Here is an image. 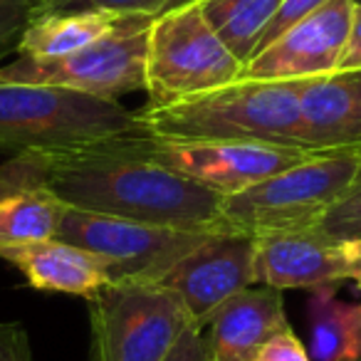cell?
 <instances>
[{"label":"cell","mask_w":361,"mask_h":361,"mask_svg":"<svg viewBox=\"0 0 361 361\" xmlns=\"http://www.w3.org/2000/svg\"><path fill=\"white\" fill-rule=\"evenodd\" d=\"M183 300L193 324L206 329L218 310L257 282L255 238L213 233L206 243L154 277Z\"/></svg>","instance_id":"obj_10"},{"label":"cell","mask_w":361,"mask_h":361,"mask_svg":"<svg viewBox=\"0 0 361 361\" xmlns=\"http://www.w3.org/2000/svg\"><path fill=\"white\" fill-rule=\"evenodd\" d=\"M255 275L275 290H319L349 282L346 243L317 228L255 238Z\"/></svg>","instance_id":"obj_12"},{"label":"cell","mask_w":361,"mask_h":361,"mask_svg":"<svg viewBox=\"0 0 361 361\" xmlns=\"http://www.w3.org/2000/svg\"><path fill=\"white\" fill-rule=\"evenodd\" d=\"M35 0H0V50L25 30Z\"/></svg>","instance_id":"obj_23"},{"label":"cell","mask_w":361,"mask_h":361,"mask_svg":"<svg viewBox=\"0 0 361 361\" xmlns=\"http://www.w3.org/2000/svg\"><path fill=\"white\" fill-rule=\"evenodd\" d=\"M359 159L354 154H317L247 191L226 196L218 231L252 238L312 231L346 191Z\"/></svg>","instance_id":"obj_4"},{"label":"cell","mask_w":361,"mask_h":361,"mask_svg":"<svg viewBox=\"0 0 361 361\" xmlns=\"http://www.w3.org/2000/svg\"><path fill=\"white\" fill-rule=\"evenodd\" d=\"M354 0H326L319 11L287 27L245 62V80L302 82L339 70L351 27Z\"/></svg>","instance_id":"obj_11"},{"label":"cell","mask_w":361,"mask_h":361,"mask_svg":"<svg viewBox=\"0 0 361 361\" xmlns=\"http://www.w3.org/2000/svg\"><path fill=\"white\" fill-rule=\"evenodd\" d=\"M300 90L302 82L243 77L173 104L146 106L139 119L146 136L156 141H245L302 149Z\"/></svg>","instance_id":"obj_2"},{"label":"cell","mask_w":361,"mask_h":361,"mask_svg":"<svg viewBox=\"0 0 361 361\" xmlns=\"http://www.w3.org/2000/svg\"><path fill=\"white\" fill-rule=\"evenodd\" d=\"M180 0H35L32 13H67V11H109L129 16H161Z\"/></svg>","instance_id":"obj_21"},{"label":"cell","mask_w":361,"mask_h":361,"mask_svg":"<svg viewBox=\"0 0 361 361\" xmlns=\"http://www.w3.org/2000/svg\"><path fill=\"white\" fill-rule=\"evenodd\" d=\"M146 139L16 154L0 166V198L16 191H45L75 211L221 233L223 196L161 164Z\"/></svg>","instance_id":"obj_1"},{"label":"cell","mask_w":361,"mask_h":361,"mask_svg":"<svg viewBox=\"0 0 361 361\" xmlns=\"http://www.w3.org/2000/svg\"><path fill=\"white\" fill-rule=\"evenodd\" d=\"M216 231H183L171 226L126 221L67 208L57 226V240L94 252L114 280H154L196 250Z\"/></svg>","instance_id":"obj_7"},{"label":"cell","mask_w":361,"mask_h":361,"mask_svg":"<svg viewBox=\"0 0 361 361\" xmlns=\"http://www.w3.org/2000/svg\"><path fill=\"white\" fill-rule=\"evenodd\" d=\"M287 326L282 290L247 287L208 322V334H203L208 361H255L262 346Z\"/></svg>","instance_id":"obj_14"},{"label":"cell","mask_w":361,"mask_h":361,"mask_svg":"<svg viewBox=\"0 0 361 361\" xmlns=\"http://www.w3.org/2000/svg\"><path fill=\"white\" fill-rule=\"evenodd\" d=\"M62 206L45 191H16L0 198V255L11 247L52 240L62 218Z\"/></svg>","instance_id":"obj_18"},{"label":"cell","mask_w":361,"mask_h":361,"mask_svg":"<svg viewBox=\"0 0 361 361\" xmlns=\"http://www.w3.org/2000/svg\"><path fill=\"white\" fill-rule=\"evenodd\" d=\"M359 361H361V359H359Z\"/></svg>","instance_id":"obj_31"},{"label":"cell","mask_w":361,"mask_h":361,"mask_svg":"<svg viewBox=\"0 0 361 361\" xmlns=\"http://www.w3.org/2000/svg\"><path fill=\"white\" fill-rule=\"evenodd\" d=\"M339 70H361V3H354L349 40H346V50L344 57H341Z\"/></svg>","instance_id":"obj_27"},{"label":"cell","mask_w":361,"mask_h":361,"mask_svg":"<svg viewBox=\"0 0 361 361\" xmlns=\"http://www.w3.org/2000/svg\"><path fill=\"white\" fill-rule=\"evenodd\" d=\"M149 151L178 173L206 186L218 196H235L250 186L290 166L302 164L310 156L305 149L272 144H245V141H156L146 139Z\"/></svg>","instance_id":"obj_9"},{"label":"cell","mask_w":361,"mask_h":361,"mask_svg":"<svg viewBox=\"0 0 361 361\" xmlns=\"http://www.w3.org/2000/svg\"><path fill=\"white\" fill-rule=\"evenodd\" d=\"M0 361H35L23 322H0Z\"/></svg>","instance_id":"obj_25"},{"label":"cell","mask_w":361,"mask_h":361,"mask_svg":"<svg viewBox=\"0 0 361 361\" xmlns=\"http://www.w3.org/2000/svg\"><path fill=\"white\" fill-rule=\"evenodd\" d=\"M146 136L139 111L52 85L0 82V151L80 149Z\"/></svg>","instance_id":"obj_3"},{"label":"cell","mask_w":361,"mask_h":361,"mask_svg":"<svg viewBox=\"0 0 361 361\" xmlns=\"http://www.w3.org/2000/svg\"><path fill=\"white\" fill-rule=\"evenodd\" d=\"M324 3H326V0H285V3H282V8L277 11V16L272 18V23L267 25V30L262 32L255 52L262 50V47H267L270 42H275L277 37L287 30V27H292L295 23H300L302 18L312 16L314 11H319ZM255 52H252V55H255Z\"/></svg>","instance_id":"obj_22"},{"label":"cell","mask_w":361,"mask_h":361,"mask_svg":"<svg viewBox=\"0 0 361 361\" xmlns=\"http://www.w3.org/2000/svg\"><path fill=\"white\" fill-rule=\"evenodd\" d=\"M154 23L151 16H129L109 11L30 13L25 30L18 37V57L50 60L72 55L109 37L141 32Z\"/></svg>","instance_id":"obj_15"},{"label":"cell","mask_w":361,"mask_h":361,"mask_svg":"<svg viewBox=\"0 0 361 361\" xmlns=\"http://www.w3.org/2000/svg\"><path fill=\"white\" fill-rule=\"evenodd\" d=\"M0 260L18 267L27 285L40 292H62L90 300L111 282V272L102 257L57 238L11 247Z\"/></svg>","instance_id":"obj_16"},{"label":"cell","mask_w":361,"mask_h":361,"mask_svg":"<svg viewBox=\"0 0 361 361\" xmlns=\"http://www.w3.org/2000/svg\"><path fill=\"white\" fill-rule=\"evenodd\" d=\"M346 260H349V280L361 290V240H346Z\"/></svg>","instance_id":"obj_28"},{"label":"cell","mask_w":361,"mask_h":361,"mask_svg":"<svg viewBox=\"0 0 361 361\" xmlns=\"http://www.w3.org/2000/svg\"><path fill=\"white\" fill-rule=\"evenodd\" d=\"M300 119L302 149L361 156V70L302 80Z\"/></svg>","instance_id":"obj_13"},{"label":"cell","mask_w":361,"mask_h":361,"mask_svg":"<svg viewBox=\"0 0 361 361\" xmlns=\"http://www.w3.org/2000/svg\"><path fill=\"white\" fill-rule=\"evenodd\" d=\"M255 361H312V359H310V351L300 341V336L295 334V329L287 326V329H282L280 334H275L262 346L260 354L255 356Z\"/></svg>","instance_id":"obj_24"},{"label":"cell","mask_w":361,"mask_h":361,"mask_svg":"<svg viewBox=\"0 0 361 361\" xmlns=\"http://www.w3.org/2000/svg\"><path fill=\"white\" fill-rule=\"evenodd\" d=\"M245 62L233 55L211 27L198 0L176 3L154 18L146 35V94L149 106L243 80Z\"/></svg>","instance_id":"obj_5"},{"label":"cell","mask_w":361,"mask_h":361,"mask_svg":"<svg viewBox=\"0 0 361 361\" xmlns=\"http://www.w3.org/2000/svg\"><path fill=\"white\" fill-rule=\"evenodd\" d=\"M312 361L361 359V302H344L336 287L312 290L307 300Z\"/></svg>","instance_id":"obj_17"},{"label":"cell","mask_w":361,"mask_h":361,"mask_svg":"<svg viewBox=\"0 0 361 361\" xmlns=\"http://www.w3.org/2000/svg\"><path fill=\"white\" fill-rule=\"evenodd\" d=\"M92 361H166L188 326L186 305L156 280H114L87 300Z\"/></svg>","instance_id":"obj_6"},{"label":"cell","mask_w":361,"mask_h":361,"mask_svg":"<svg viewBox=\"0 0 361 361\" xmlns=\"http://www.w3.org/2000/svg\"><path fill=\"white\" fill-rule=\"evenodd\" d=\"M146 35L149 27L50 60L16 57L0 67V82L52 85L97 99L119 102L124 94L146 90Z\"/></svg>","instance_id":"obj_8"},{"label":"cell","mask_w":361,"mask_h":361,"mask_svg":"<svg viewBox=\"0 0 361 361\" xmlns=\"http://www.w3.org/2000/svg\"><path fill=\"white\" fill-rule=\"evenodd\" d=\"M354 3H361V0H354Z\"/></svg>","instance_id":"obj_29"},{"label":"cell","mask_w":361,"mask_h":361,"mask_svg":"<svg viewBox=\"0 0 361 361\" xmlns=\"http://www.w3.org/2000/svg\"><path fill=\"white\" fill-rule=\"evenodd\" d=\"M198 3L206 20L231 47L233 55L240 62H247L285 0H198Z\"/></svg>","instance_id":"obj_19"},{"label":"cell","mask_w":361,"mask_h":361,"mask_svg":"<svg viewBox=\"0 0 361 361\" xmlns=\"http://www.w3.org/2000/svg\"><path fill=\"white\" fill-rule=\"evenodd\" d=\"M180 3H186V0H180Z\"/></svg>","instance_id":"obj_30"},{"label":"cell","mask_w":361,"mask_h":361,"mask_svg":"<svg viewBox=\"0 0 361 361\" xmlns=\"http://www.w3.org/2000/svg\"><path fill=\"white\" fill-rule=\"evenodd\" d=\"M317 231L339 243L361 240V159L351 183L339 196V201L326 211Z\"/></svg>","instance_id":"obj_20"},{"label":"cell","mask_w":361,"mask_h":361,"mask_svg":"<svg viewBox=\"0 0 361 361\" xmlns=\"http://www.w3.org/2000/svg\"><path fill=\"white\" fill-rule=\"evenodd\" d=\"M166 361H208V349H206V336L203 329L198 326H188L180 339L176 341V346L171 349V354L166 356Z\"/></svg>","instance_id":"obj_26"}]
</instances>
